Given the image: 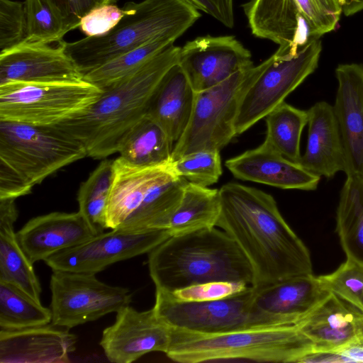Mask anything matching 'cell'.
Wrapping results in <instances>:
<instances>
[{
  "mask_svg": "<svg viewBox=\"0 0 363 363\" xmlns=\"http://www.w3.org/2000/svg\"><path fill=\"white\" fill-rule=\"evenodd\" d=\"M219 194L221 208L216 227L233 239L249 260L254 288L313 273L308 248L270 194L238 183L222 186Z\"/></svg>",
  "mask_w": 363,
  "mask_h": 363,
  "instance_id": "cell-1",
  "label": "cell"
},
{
  "mask_svg": "<svg viewBox=\"0 0 363 363\" xmlns=\"http://www.w3.org/2000/svg\"><path fill=\"white\" fill-rule=\"evenodd\" d=\"M181 48L172 44L138 69L102 90L82 114L55 125L84 146L87 156L117 152L125 133L146 113L164 74L178 63Z\"/></svg>",
  "mask_w": 363,
  "mask_h": 363,
  "instance_id": "cell-2",
  "label": "cell"
},
{
  "mask_svg": "<svg viewBox=\"0 0 363 363\" xmlns=\"http://www.w3.org/2000/svg\"><path fill=\"white\" fill-rule=\"evenodd\" d=\"M147 263L156 289L168 293L210 281L253 283L242 250L216 227L170 236L148 253Z\"/></svg>",
  "mask_w": 363,
  "mask_h": 363,
  "instance_id": "cell-3",
  "label": "cell"
},
{
  "mask_svg": "<svg viewBox=\"0 0 363 363\" xmlns=\"http://www.w3.org/2000/svg\"><path fill=\"white\" fill-rule=\"evenodd\" d=\"M314 351L296 325L200 333L170 328L168 358L180 363L223 360L296 362Z\"/></svg>",
  "mask_w": 363,
  "mask_h": 363,
  "instance_id": "cell-4",
  "label": "cell"
},
{
  "mask_svg": "<svg viewBox=\"0 0 363 363\" xmlns=\"http://www.w3.org/2000/svg\"><path fill=\"white\" fill-rule=\"evenodd\" d=\"M123 8L125 14L106 34L62 41L65 52L83 76L160 36L178 38L201 17L197 9L183 0L128 1Z\"/></svg>",
  "mask_w": 363,
  "mask_h": 363,
  "instance_id": "cell-5",
  "label": "cell"
},
{
  "mask_svg": "<svg viewBox=\"0 0 363 363\" xmlns=\"http://www.w3.org/2000/svg\"><path fill=\"white\" fill-rule=\"evenodd\" d=\"M242 7L252 35L279 45L274 55L281 58L335 29L342 12L340 0H250Z\"/></svg>",
  "mask_w": 363,
  "mask_h": 363,
  "instance_id": "cell-6",
  "label": "cell"
},
{
  "mask_svg": "<svg viewBox=\"0 0 363 363\" xmlns=\"http://www.w3.org/2000/svg\"><path fill=\"white\" fill-rule=\"evenodd\" d=\"M264 67V61L196 92L189 122L174 143L171 161L197 151H220L237 135L235 122L240 101Z\"/></svg>",
  "mask_w": 363,
  "mask_h": 363,
  "instance_id": "cell-7",
  "label": "cell"
},
{
  "mask_svg": "<svg viewBox=\"0 0 363 363\" xmlns=\"http://www.w3.org/2000/svg\"><path fill=\"white\" fill-rule=\"evenodd\" d=\"M102 90L85 80L0 84V121L55 125L84 113Z\"/></svg>",
  "mask_w": 363,
  "mask_h": 363,
  "instance_id": "cell-8",
  "label": "cell"
},
{
  "mask_svg": "<svg viewBox=\"0 0 363 363\" xmlns=\"http://www.w3.org/2000/svg\"><path fill=\"white\" fill-rule=\"evenodd\" d=\"M255 288L208 301H180L156 289L153 309L170 328L200 333H220L253 328L291 325L284 318L264 313L253 303Z\"/></svg>",
  "mask_w": 363,
  "mask_h": 363,
  "instance_id": "cell-9",
  "label": "cell"
},
{
  "mask_svg": "<svg viewBox=\"0 0 363 363\" xmlns=\"http://www.w3.org/2000/svg\"><path fill=\"white\" fill-rule=\"evenodd\" d=\"M85 157L83 144L56 125L0 121V160L33 186Z\"/></svg>",
  "mask_w": 363,
  "mask_h": 363,
  "instance_id": "cell-10",
  "label": "cell"
},
{
  "mask_svg": "<svg viewBox=\"0 0 363 363\" xmlns=\"http://www.w3.org/2000/svg\"><path fill=\"white\" fill-rule=\"evenodd\" d=\"M50 287L51 324L68 330L116 313L132 299L128 288L108 285L94 274L52 271Z\"/></svg>",
  "mask_w": 363,
  "mask_h": 363,
  "instance_id": "cell-11",
  "label": "cell"
},
{
  "mask_svg": "<svg viewBox=\"0 0 363 363\" xmlns=\"http://www.w3.org/2000/svg\"><path fill=\"white\" fill-rule=\"evenodd\" d=\"M320 40L307 45L297 55L281 58L272 55L245 91L235 122L236 135L243 133L284 101L318 67Z\"/></svg>",
  "mask_w": 363,
  "mask_h": 363,
  "instance_id": "cell-12",
  "label": "cell"
},
{
  "mask_svg": "<svg viewBox=\"0 0 363 363\" xmlns=\"http://www.w3.org/2000/svg\"><path fill=\"white\" fill-rule=\"evenodd\" d=\"M169 237L167 230L130 232L113 229L60 251L44 262L52 271L96 274L112 264L149 253Z\"/></svg>",
  "mask_w": 363,
  "mask_h": 363,
  "instance_id": "cell-13",
  "label": "cell"
},
{
  "mask_svg": "<svg viewBox=\"0 0 363 363\" xmlns=\"http://www.w3.org/2000/svg\"><path fill=\"white\" fill-rule=\"evenodd\" d=\"M195 92L219 84L238 72L254 67L252 54L235 36L210 35L188 41L177 63Z\"/></svg>",
  "mask_w": 363,
  "mask_h": 363,
  "instance_id": "cell-14",
  "label": "cell"
},
{
  "mask_svg": "<svg viewBox=\"0 0 363 363\" xmlns=\"http://www.w3.org/2000/svg\"><path fill=\"white\" fill-rule=\"evenodd\" d=\"M169 340L170 327L153 308L138 311L128 305L118 311L114 323L104 330L100 345L110 362L131 363L152 352L165 353Z\"/></svg>",
  "mask_w": 363,
  "mask_h": 363,
  "instance_id": "cell-15",
  "label": "cell"
},
{
  "mask_svg": "<svg viewBox=\"0 0 363 363\" xmlns=\"http://www.w3.org/2000/svg\"><path fill=\"white\" fill-rule=\"evenodd\" d=\"M62 41L56 47L23 41L1 51L0 84L10 82L48 83L83 80V74L65 52Z\"/></svg>",
  "mask_w": 363,
  "mask_h": 363,
  "instance_id": "cell-16",
  "label": "cell"
},
{
  "mask_svg": "<svg viewBox=\"0 0 363 363\" xmlns=\"http://www.w3.org/2000/svg\"><path fill=\"white\" fill-rule=\"evenodd\" d=\"M334 113L340 131L347 177L363 180V65H340Z\"/></svg>",
  "mask_w": 363,
  "mask_h": 363,
  "instance_id": "cell-17",
  "label": "cell"
},
{
  "mask_svg": "<svg viewBox=\"0 0 363 363\" xmlns=\"http://www.w3.org/2000/svg\"><path fill=\"white\" fill-rule=\"evenodd\" d=\"M95 235L79 211L52 212L35 217L16 233L20 245L33 264L81 245Z\"/></svg>",
  "mask_w": 363,
  "mask_h": 363,
  "instance_id": "cell-18",
  "label": "cell"
},
{
  "mask_svg": "<svg viewBox=\"0 0 363 363\" xmlns=\"http://www.w3.org/2000/svg\"><path fill=\"white\" fill-rule=\"evenodd\" d=\"M225 167L237 179L284 189L315 190L320 177L288 160L264 142L227 160Z\"/></svg>",
  "mask_w": 363,
  "mask_h": 363,
  "instance_id": "cell-19",
  "label": "cell"
},
{
  "mask_svg": "<svg viewBox=\"0 0 363 363\" xmlns=\"http://www.w3.org/2000/svg\"><path fill=\"white\" fill-rule=\"evenodd\" d=\"M77 341L68 329L52 324L0 330V362L67 363Z\"/></svg>",
  "mask_w": 363,
  "mask_h": 363,
  "instance_id": "cell-20",
  "label": "cell"
},
{
  "mask_svg": "<svg viewBox=\"0 0 363 363\" xmlns=\"http://www.w3.org/2000/svg\"><path fill=\"white\" fill-rule=\"evenodd\" d=\"M296 325L317 352L363 339V312L333 293Z\"/></svg>",
  "mask_w": 363,
  "mask_h": 363,
  "instance_id": "cell-21",
  "label": "cell"
},
{
  "mask_svg": "<svg viewBox=\"0 0 363 363\" xmlns=\"http://www.w3.org/2000/svg\"><path fill=\"white\" fill-rule=\"evenodd\" d=\"M330 293L319 276L311 273L255 288L253 303L260 311L282 317L295 325Z\"/></svg>",
  "mask_w": 363,
  "mask_h": 363,
  "instance_id": "cell-22",
  "label": "cell"
},
{
  "mask_svg": "<svg viewBox=\"0 0 363 363\" xmlns=\"http://www.w3.org/2000/svg\"><path fill=\"white\" fill-rule=\"evenodd\" d=\"M307 111V144L298 163L313 174L331 178L345 168L344 147L333 107L326 101H318Z\"/></svg>",
  "mask_w": 363,
  "mask_h": 363,
  "instance_id": "cell-23",
  "label": "cell"
},
{
  "mask_svg": "<svg viewBox=\"0 0 363 363\" xmlns=\"http://www.w3.org/2000/svg\"><path fill=\"white\" fill-rule=\"evenodd\" d=\"M196 92L181 67L176 64L164 74L147 111L175 143L189 122Z\"/></svg>",
  "mask_w": 363,
  "mask_h": 363,
  "instance_id": "cell-24",
  "label": "cell"
},
{
  "mask_svg": "<svg viewBox=\"0 0 363 363\" xmlns=\"http://www.w3.org/2000/svg\"><path fill=\"white\" fill-rule=\"evenodd\" d=\"M18 218L15 204L0 206V281L11 284L38 302L42 289L29 259L17 239L13 224Z\"/></svg>",
  "mask_w": 363,
  "mask_h": 363,
  "instance_id": "cell-25",
  "label": "cell"
},
{
  "mask_svg": "<svg viewBox=\"0 0 363 363\" xmlns=\"http://www.w3.org/2000/svg\"><path fill=\"white\" fill-rule=\"evenodd\" d=\"M187 180L169 169L152 186L138 209L118 228L142 232L167 230L179 205Z\"/></svg>",
  "mask_w": 363,
  "mask_h": 363,
  "instance_id": "cell-26",
  "label": "cell"
},
{
  "mask_svg": "<svg viewBox=\"0 0 363 363\" xmlns=\"http://www.w3.org/2000/svg\"><path fill=\"white\" fill-rule=\"evenodd\" d=\"M173 143L163 128L146 113L123 137L117 152L134 165H159L171 162Z\"/></svg>",
  "mask_w": 363,
  "mask_h": 363,
  "instance_id": "cell-27",
  "label": "cell"
},
{
  "mask_svg": "<svg viewBox=\"0 0 363 363\" xmlns=\"http://www.w3.org/2000/svg\"><path fill=\"white\" fill-rule=\"evenodd\" d=\"M219 189L186 182L182 200L167 230L170 236L216 227L220 213Z\"/></svg>",
  "mask_w": 363,
  "mask_h": 363,
  "instance_id": "cell-28",
  "label": "cell"
},
{
  "mask_svg": "<svg viewBox=\"0 0 363 363\" xmlns=\"http://www.w3.org/2000/svg\"><path fill=\"white\" fill-rule=\"evenodd\" d=\"M336 220V231L347 259L363 267V180L347 177Z\"/></svg>",
  "mask_w": 363,
  "mask_h": 363,
  "instance_id": "cell-29",
  "label": "cell"
},
{
  "mask_svg": "<svg viewBox=\"0 0 363 363\" xmlns=\"http://www.w3.org/2000/svg\"><path fill=\"white\" fill-rule=\"evenodd\" d=\"M267 135L264 143L288 160L299 162L300 141L308 123V111L283 102L266 116Z\"/></svg>",
  "mask_w": 363,
  "mask_h": 363,
  "instance_id": "cell-30",
  "label": "cell"
},
{
  "mask_svg": "<svg viewBox=\"0 0 363 363\" xmlns=\"http://www.w3.org/2000/svg\"><path fill=\"white\" fill-rule=\"evenodd\" d=\"M177 39L171 35L156 38L87 72L83 79L103 90L138 69Z\"/></svg>",
  "mask_w": 363,
  "mask_h": 363,
  "instance_id": "cell-31",
  "label": "cell"
},
{
  "mask_svg": "<svg viewBox=\"0 0 363 363\" xmlns=\"http://www.w3.org/2000/svg\"><path fill=\"white\" fill-rule=\"evenodd\" d=\"M50 308L16 286L0 281V329L19 330L51 323Z\"/></svg>",
  "mask_w": 363,
  "mask_h": 363,
  "instance_id": "cell-32",
  "label": "cell"
},
{
  "mask_svg": "<svg viewBox=\"0 0 363 363\" xmlns=\"http://www.w3.org/2000/svg\"><path fill=\"white\" fill-rule=\"evenodd\" d=\"M113 160H103L82 182L77 194L79 211L97 235L106 228L108 199L113 179Z\"/></svg>",
  "mask_w": 363,
  "mask_h": 363,
  "instance_id": "cell-33",
  "label": "cell"
},
{
  "mask_svg": "<svg viewBox=\"0 0 363 363\" xmlns=\"http://www.w3.org/2000/svg\"><path fill=\"white\" fill-rule=\"evenodd\" d=\"M26 36L23 41L60 43L67 33L61 13L50 0H26Z\"/></svg>",
  "mask_w": 363,
  "mask_h": 363,
  "instance_id": "cell-34",
  "label": "cell"
},
{
  "mask_svg": "<svg viewBox=\"0 0 363 363\" xmlns=\"http://www.w3.org/2000/svg\"><path fill=\"white\" fill-rule=\"evenodd\" d=\"M173 173L201 186L216 183L221 176L219 150H201L184 155L169 162Z\"/></svg>",
  "mask_w": 363,
  "mask_h": 363,
  "instance_id": "cell-35",
  "label": "cell"
},
{
  "mask_svg": "<svg viewBox=\"0 0 363 363\" xmlns=\"http://www.w3.org/2000/svg\"><path fill=\"white\" fill-rule=\"evenodd\" d=\"M333 294L363 312V267L346 259L333 272L319 276Z\"/></svg>",
  "mask_w": 363,
  "mask_h": 363,
  "instance_id": "cell-36",
  "label": "cell"
},
{
  "mask_svg": "<svg viewBox=\"0 0 363 363\" xmlns=\"http://www.w3.org/2000/svg\"><path fill=\"white\" fill-rule=\"evenodd\" d=\"M26 36L24 2L0 0V49L11 48Z\"/></svg>",
  "mask_w": 363,
  "mask_h": 363,
  "instance_id": "cell-37",
  "label": "cell"
},
{
  "mask_svg": "<svg viewBox=\"0 0 363 363\" xmlns=\"http://www.w3.org/2000/svg\"><path fill=\"white\" fill-rule=\"evenodd\" d=\"M250 286L252 285L242 281H210L191 285L169 294L180 301H208L233 296L244 291Z\"/></svg>",
  "mask_w": 363,
  "mask_h": 363,
  "instance_id": "cell-38",
  "label": "cell"
},
{
  "mask_svg": "<svg viewBox=\"0 0 363 363\" xmlns=\"http://www.w3.org/2000/svg\"><path fill=\"white\" fill-rule=\"evenodd\" d=\"M126 11L115 4L96 8L80 21L79 28L86 37L101 36L111 30L123 18Z\"/></svg>",
  "mask_w": 363,
  "mask_h": 363,
  "instance_id": "cell-39",
  "label": "cell"
},
{
  "mask_svg": "<svg viewBox=\"0 0 363 363\" xmlns=\"http://www.w3.org/2000/svg\"><path fill=\"white\" fill-rule=\"evenodd\" d=\"M61 13L67 32L79 28L81 19L93 9L117 0H50Z\"/></svg>",
  "mask_w": 363,
  "mask_h": 363,
  "instance_id": "cell-40",
  "label": "cell"
},
{
  "mask_svg": "<svg viewBox=\"0 0 363 363\" xmlns=\"http://www.w3.org/2000/svg\"><path fill=\"white\" fill-rule=\"evenodd\" d=\"M363 363V339L328 351H313L298 363Z\"/></svg>",
  "mask_w": 363,
  "mask_h": 363,
  "instance_id": "cell-41",
  "label": "cell"
},
{
  "mask_svg": "<svg viewBox=\"0 0 363 363\" xmlns=\"http://www.w3.org/2000/svg\"><path fill=\"white\" fill-rule=\"evenodd\" d=\"M33 187L16 170L0 160V199H16L30 194Z\"/></svg>",
  "mask_w": 363,
  "mask_h": 363,
  "instance_id": "cell-42",
  "label": "cell"
},
{
  "mask_svg": "<svg viewBox=\"0 0 363 363\" xmlns=\"http://www.w3.org/2000/svg\"><path fill=\"white\" fill-rule=\"evenodd\" d=\"M198 11L211 16L225 26H234L233 0H183Z\"/></svg>",
  "mask_w": 363,
  "mask_h": 363,
  "instance_id": "cell-43",
  "label": "cell"
},
{
  "mask_svg": "<svg viewBox=\"0 0 363 363\" xmlns=\"http://www.w3.org/2000/svg\"><path fill=\"white\" fill-rule=\"evenodd\" d=\"M343 13L347 16L353 15L363 10V0H340Z\"/></svg>",
  "mask_w": 363,
  "mask_h": 363,
  "instance_id": "cell-44",
  "label": "cell"
}]
</instances>
